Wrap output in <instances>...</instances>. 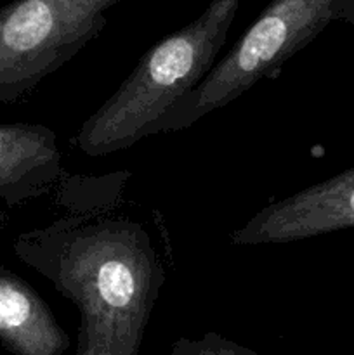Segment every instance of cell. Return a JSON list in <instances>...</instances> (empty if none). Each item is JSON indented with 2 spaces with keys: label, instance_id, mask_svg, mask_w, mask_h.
<instances>
[{
  "label": "cell",
  "instance_id": "6da1fadb",
  "mask_svg": "<svg viewBox=\"0 0 354 355\" xmlns=\"http://www.w3.org/2000/svg\"><path fill=\"white\" fill-rule=\"evenodd\" d=\"M14 253L78 309L75 355H139L165 284L162 260L141 222L66 215L23 232Z\"/></svg>",
  "mask_w": 354,
  "mask_h": 355
},
{
  "label": "cell",
  "instance_id": "7a4b0ae2",
  "mask_svg": "<svg viewBox=\"0 0 354 355\" xmlns=\"http://www.w3.org/2000/svg\"><path fill=\"white\" fill-rule=\"evenodd\" d=\"M239 0H210L203 12L144 52L121 85L83 121L76 146L87 156L124 151L156 135L163 114L214 68Z\"/></svg>",
  "mask_w": 354,
  "mask_h": 355
},
{
  "label": "cell",
  "instance_id": "3957f363",
  "mask_svg": "<svg viewBox=\"0 0 354 355\" xmlns=\"http://www.w3.org/2000/svg\"><path fill=\"white\" fill-rule=\"evenodd\" d=\"M335 17L337 0H271L231 51L163 114L156 134L191 127L262 78H273Z\"/></svg>",
  "mask_w": 354,
  "mask_h": 355
},
{
  "label": "cell",
  "instance_id": "277c9868",
  "mask_svg": "<svg viewBox=\"0 0 354 355\" xmlns=\"http://www.w3.org/2000/svg\"><path fill=\"white\" fill-rule=\"evenodd\" d=\"M124 0H12L0 7V101L12 103L75 58Z\"/></svg>",
  "mask_w": 354,
  "mask_h": 355
},
{
  "label": "cell",
  "instance_id": "5b68a950",
  "mask_svg": "<svg viewBox=\"0 0 354 355\" xmlns=\"http://www.w3.org/2000/svg\"><path fill=\"white\" fill-rule=\"evenodd\" d=\"M351 227H354V168L269 203L231 232V243L283 245Z\"/></svg>",
  "mask_w": 354,
  "mask_h": 355
},
{
  "label": "cell",
  "instance_id": "8992f818",
  "mask_svg": "<svg viewBox=\"0 0 354 355\" xmlns=\"http://www.w3.org/2000/svg\"><path fill=\"white\" fill-rule=\"evenodd\" d=\"M61 175L58 137L40 123H0V200L17 205Z\"/></svg>",
  "mask_w": 354,
  "mask_h": 355
},
{
  "label": "cell",
  "instance_id": "52a82bcc",
  "mask_svg": "<svg viewBox=\"0 0 354 355\" xmlns=\"http://www.w3.org/2000/svg\"><path fill=\"white\" fill-rule=\"evenodd\" d=\"M0 345L14 355H62L69 336L44 298L0 266Z\"/></svg>",
  "mask_w": 354,
  "mask_h": 355
},
{
  "label": "cell",
  "instance_id": "ba28073f",
  "mask_svg": "<svg viewBox=\"0 0 354 355\" xmlns=\"http://www.w3.org/2000/svg\"><path fill=\"white\" fill-rule=\"evenodd\" d=\"M169 355H259L252 349L228 340L219 333H205L200 338H179Z\"/></svg>",
  "mask_w": 354,
  "mask_h": 355
}]
</instances>
